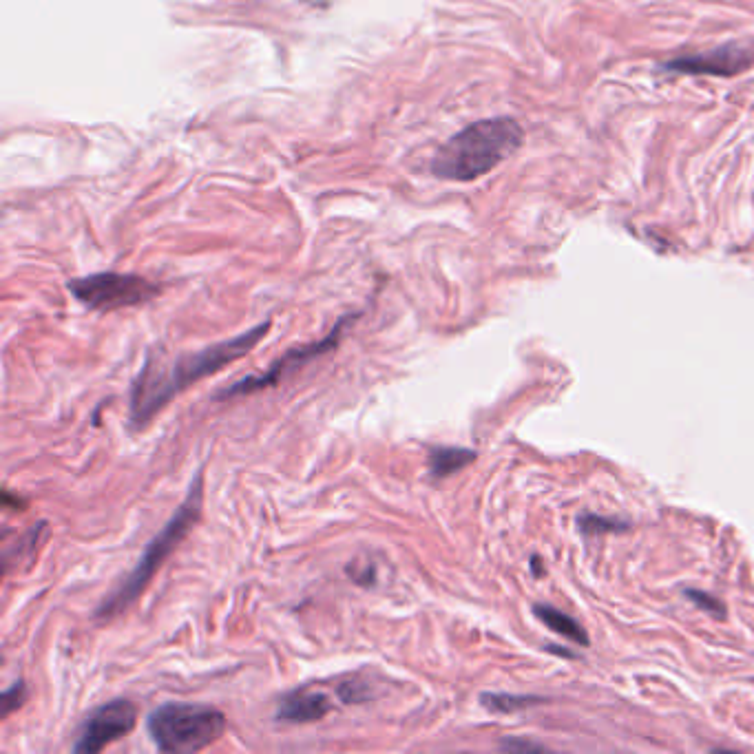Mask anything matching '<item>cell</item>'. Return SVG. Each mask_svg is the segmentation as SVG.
<instances>
[{"mask_svg":"<svg viewBox=\"0 0 754 754\" xmlns=\"http://www.w3.org/2000/svg\"><path fill=\"white\" fill-rule=\"evenodd\" d=\"M270 326V321H264L239 337L206 345L197 352H184L173 363H166L157 350H149L131 387L129 425L133 432L149 425L186 387L222 372L226 365L253 352L255 345L270 332Z\"/></svg>","mask_w":754,"mask_h":754,"instance_id":"1","label":"cell"},{"mask_svg":"<svg viewBox=\"0 0 754 754\" xmlns=\"http://www.w3.org/2000/svg\"><path fill=\"white\" fill-rule=\"evenodd\" d=\"M525 142L513 118H489L469 124L436 151L432 173L447 182H474L491 173Z\"/></svg>","mask_w":754,"mask_h":754,"instance_id":"2","label":"cell"},{"mask_svg":"<svg viewBox=\"0 0 754 754\" xmlns=\"http://www.w3.org/2000/svg\"><path fill=\"white\" fill-rule=\"evenodd\" d=\"M204 505V474L197 471L184 502L177 509L171 520L166 522L164 529L146 544L140 562L135 564V569L127 575V580L118 584V589H113L107 598L100 602L96 609L98 622H111L115 617L122 615L129 606L140 598L146 586L151 584L155 573L164 567V562L169 560V555L180 547L182 540L188 536V531L195 527V522L202 516Z\"/></svg>","mask_w":754,"mask_h":754,"instance_id":"3","label":"cell"},{"mask_svg":"<svg viewBox=\"0 0 754 754\" xmlns=\"http://www.w3.org/2000/svg\"><path fill=\"white\" fill-rule=\"evenodd\" d=\"M146 730L157 750L193 754L222 739L226 732V715L211 706L169 701L151 712L146 719Z\"/></svg>","mask_w":754,"mask_h":754,"instance_id":"4","label":"cell"},{"mask_svg":"<svg viewBox=\"0 0 754 754\" xmlns=\"http://www.w3.org/2000/svg\"><path fill=\"white\" fill-rule=\"evenodd\" d=\"M67 288L82 306L100 312L142 306L160 295V288L153 281L140 275H122V272H96V275L69 281Z\"/></svg>","mask_w":754,"mask_h":754,"instance_id":"5","label":"cell"},{"mask_svg":"<svg viewBox=\"0 0 754 754\" xmlns=\"http://www.w3.org/2000/svg\"><path fill=\"white\" fill-rule=\"evenodd\" d=\"M352 321H354V314H345L343 319H339L337 326L332 328L328 337H323L321 341L306 343V345H297V348L288 350L284 356H281V359L272 363L264 374L244 376V379H239L237 383L224 387L222 392H217L215 401H230V399H237V396H248V394L259 392V390H266V387H275L281 379H284L286 374L303 368V365L310 363L312 359H319V356L328 354V352L337 348L341 337H343L345 326H348V323H352Z\"/></svg>","mask_w":754,"mask_h":754,"instance_id":"6","label":"cell"},{"mask_svg":"<svg viewBox=\"0 0 754 754\" xmlns=\"http://www.w3.org/2000/svg\"><path fill=\"white\" fill-rule=\"evenodd\" d=\"M138 724V708L129 699H113L98 706L82 724L78 739L73 743V752L96 754L111 743L120 741L133 732Z\"/></svg>","mask_w":754,"mask_h":754,"instance_id":"7","label":"cell"},{"mask_svg":"<svg viewBox=\"0 0 754 754\" xmlns=\"http://www.w3.org/2000/svg\"><path fill=\"white\" fill-rule=\"evenodd\" d=\"M754 65V47L728 43L701 54H684L666 60L659 69L677 73V76H719L735 78Z\"/></svg>","mask_w":754,"mask_h":754,"instance_id":"8","label":"cell"},{"mask_svg":"<svg viewBox=\"0 0 754 754\" xmlns=\"http://www.w3.org/2000/svg\"><path fill=\"white\" fill-rule=\"evenodd\" d=\"M332 710V701L328 695L317 693V690L299 688L295 693L281 699L277 708V721L284 724H314L321 721Z\"/></svg>","mask_w":754,"mask_h":754,"instance_id":"9","label":"cell"},{"mask_svg":"<svg viewBox=\"0 0 754 754\" xmlns=\"http://www.w3.org/2000/svg\"><path fill=\"white\" fill-rule=\"evenodd\" d=\"M476 460L474 449L465 447H434L429 452V474L434 478H447L465 469Z\"/></svg>","mask_w":754,"mask_h":754,"instance_id":"10","label":"cell"},{"mask_svg":"<svg viewBox=\"0 0 754 754\" xmlns=\"http://www.w3.org/2000/svg\"><path fill=\"white\" fill-rule=\"evenodd\" d=\"M533 611H536L538 620H542L544 624H547L551 628V631L560 633L564 637H569V640L578 642L582 646L589 644V637H586L584 628L578 622H575L573 617L564 615L562 611L553 609V606H549V604H536V606H533Z\"/></svg>","mask_w":754,"mask_h":754,"instance_id":"11","label":"cell"},{"mask_svg":"<svg viewBox=\"0 0 754 754\" xmlns=\"http://www.w3.org/2000/svg\"><path fill=\"white\" fill-rule=\"evenodd\" d=\"M480 701H483V706L489 708L491 712H513V710H522V708L536 706V704H540L542 699L531 697V695L485 693V695H480Z\"/></svg>","mask_w":754,"mask_h":754,"instance_id":"12","label":"cell"},{"mask_svg":"<svg viewBox=\"0 0 754 754\" xmlns=\"http://www.w3.org/2000/svg\"><path fill=\"white\" fill-rule=\"evenodd\" d=\"M578 527L584 533H609V531L613 533V531H624L628 525L624 520L595 516V513H584V516L578 518Z\"/></svg>","mask_w":754,"mask_h":754,"instance_id":"13","label":"cell"},{"mask_svg":"<svg viewBox=\"0 0 754 754\" xmlns=\"http://www.w3.org/2000/svg\"><path fill=\"white\" fill-rule=\"evenodd\" d=\"M25 701H27V686L23 679H18V682H14L3 693V719H7L14 710L23 706Z\"/></svg>","mask_w":754,"mask_h":754,"instance_id":"14","label":"cell"},{"mask_svg":"<svg viewBox=\"0 0 754 754\" xmlns=\"http://www.w3.org/2000/svg\"><path fill=\"white\" fill-rule=\"evenodd\" d=\"M686 598H688L690 602H693V604H697L699 609H704V611H708V613H712V615L724 617V604H721L717 598H712V595H708V593H704V591L688 589V591H686Z\"/></svg>","mask_w":754,"mask_h":754,"instance_id":"15","label":"cell"},{"mask_svg":"<svg viewBox=\"0 0 754 754\" xmlns=\"http://www.w3.org/2000/svg\"><path fill=\"white\" fill-rule=\"evenodd\" d=\"M339 695H341V699L345 701V704H361V701H365V699L370 697L368 690H365L363 684H359V682L343 684L339 688Z\"/></svg>","mask_w":754,"mask_h":754,"instance_id":"16","label":"cell"},{"mask_svg":"<svg viewBox=\"0 0 754 754\" xmlns=\"http://www.w3.org/2000/svg\"><path fill=\"white\" fill-rule=\"evenodd\" d=\"M348 573L352 575L354 582H359L363 586H370L374 582V567H372V564H368V567H365L363 571H356L354 567H348Z\"/></svg>","mask_w":754,"mask_h":754,"instance_id":"17","label":"cell"},{"mask_svg":"<svg viewBox=\"0 0 754 754\" xmlns=\"http://www.w3.org/2000/svg\"><path fill=\"white\" fill-rule=\"evenodd\" d=\"M502 750H540V746L520 739H505L502 741Z\"/></svg>","mask_w":754,"mask_h":754,"instance_id":"18","label":"cell"}]
</instances>
